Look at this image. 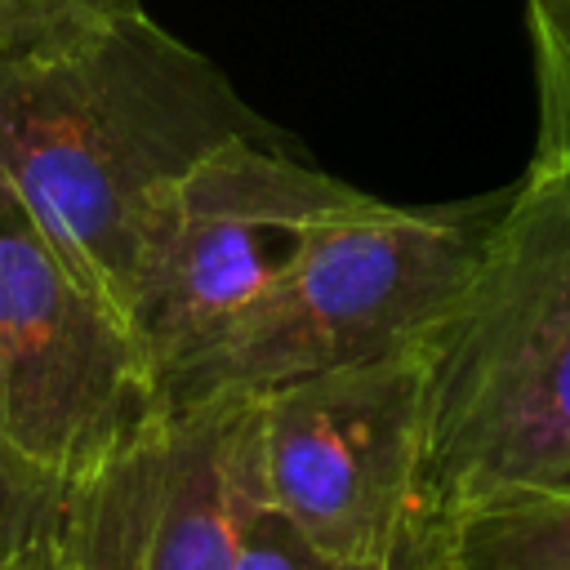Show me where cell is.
Returning a JSON list of instances; mask_svg holds the SVG:
<instances>
[{
    "label": "cell",
    "instance_id": "cell-1",
    "mask_svg": "<svg viewBox=\"0 0 570 570\" xmlns=\"http://www.w3.org/2000/svg\"><path fill=\"white\" fill-rule=\"evenodd\" d=\"M232 138L276 134L147 13L53 58L0 62V183L125 321L156 200Z\"/></svg>",
    "mask_w": 570,
    "mask_h": 570
},
{
    "label": "cell",
    "instance_id": "cell-7",
    "mask_svg": "<svg viewBox=\"0 0 570 570\" xmlns=\"http://www.w3.org/2000/svg\"><path fill=\"white\" fill-rule=\"evenodd\" d=\"M263 503L258 392H214L67 481L45 543L53 570H236Z\"/></svg>",
    "mask_w": 570,
    "mask_h": 570
},
{
    "label": "cell",
    "instance_id": "cell-9",
    "mask_svg": "<svg viewBox=\"0 0 570 570\" xmlns=\"http://www.w3.org/2000/svg\"><path fill=\"white\" fill-rule=\"evenodd\" d=\"M142 13V0H0V62L53 58Z\"/></svg>",
    "mask_w": 570,
    "mask_h": 570
},
{
    "label": "cell",
    "instance_id": "cell-3",
    "mask_svg": "<svg viewBox=\"0 0 570 570\" xmlns=\"http://www.w3.org/2000/svg\"><path fill=\"white\" fill-rule=\"evenodd\" d=\"M503 200L401 209L365 196L321 223L263 298L160 379V405L267 392L419 347L463 294Z\"/></svg>",
    "mask_w": 570,
    "mask_h": 570
},
{
    "label": "cell",
    "instance_id": "cell-11",
    "mask_svg": "<svg viewBox=\"0 0 570 570\" xmlns=\"http://www.w3.org/2000/svg\"><path fill=\"white\" fill-rule=\"evenodd\" d=\"M67 481L0 436V570L49 539Z\"/></svg>",
    "mask_w": 570,
    "mask_h": 570
},
{
    "label": "cell",
    "instance_id": "cell-4",
    "mask_svg": "<svg viewBox=\"0 0 570 570\" xmlns=\"http://www.w3.org/2000/svg\"><path fill=\"white\" fill-rule=\"evenodd\" d=\"M267 508L316 552L392 561L445 530L428 494V352L307 374L258 392Z\"/></svg>",
    "mask_w": 570,
    "mask_h": 570
},
{
    "label": "cell",
    "instance_id": "cell-5",
    "mask_svg": "<svg viewBox=\"0 0 570 570\" xmlns=\"http://www.w3.org/2000/svg\"><path fill=\"white\" fill-rule=\"evenodd\" d=\"M365 196L285 156L281 138H232L196 160L156 200L134 258L129 330L156 392L285 276L321 223Z\"/></svg>",
    "mask_w": 570,
    "mask_h": 570
},
{
    "label": "cell",
    "instance_id": "cell-10",
    "mask_svg": "<svg viewBox=\"0 0 570 570\" xmlns=\"http://www.w3.org/2000/svg\"><path fill=\"white\" fill-rule=\"evenodd\" d=\"M441 566H445V530L423 534L392 561H343V557L316 552L267 503L254 512L240 543V561H236V570H441Z\"/></svg>",
    "mask_w": 570,
    "mask_h": 570
},
{
    "label": "cell",
    "instance_id": "cell-13",
    "mask_svg": "<svg viewBox=\"0 0 570 570\" xmlns=\"http://www.w3.org/2000/svg\"><path fill=\"white\" fill-rule=\"evenodd\" d=\"M9 570H53V561H49V543H40V548H31L22 561H13Z\"/></svg>",
    "mask_w": 570,
    "mask_h": 570
},
{
    "label": "cell",
    "instance_id": "cell-6",
    "mask_svg": "<svg viewBox=\"0 0 570 570\" xmlns=\"http://www.w3.org/2000/svg\"><path fill=\"white\" fill-rule=\"evenodd\" d=\"M160 410L129 321L71 276L0 183V436L76 481Z\"/></svg>",
    "mask_w": 570,
    "mask_h": 570
},
{
    "label": "cell",
    "instance_id": "cell-14",
    "mask_svg": "<svg viewBox=\"0 0 570 570\" xmlns=\"http://www.w3.org/2000/svg\"><path fill=\"white\" fill-rule=\"evenodd\" d=\"M441 570H450V566H441Z\"/></svg>",
    "mask_w": 570,
    "mask_h": 570
},
{
    "label": "cell",
    "instance_id": "cell-2",
    "mask_svg": "<svg viewBox=\"0 0 570 570\" xmlns=\"http://www.w3.org/2000/svg\"><path fill=\"white\" fill-rule=\"evenodd\" d=\"M423 352L441 525L570 472V156H534Z\"/></svg>",
    "mask_w": 570,
    "mask_h": 570
},
{
    "label": "cell",
    "instance_id": "cell-8",
    "mask_svg": "<svg viewBox=\"0 0 570 570\" xmlns=\"http://www.w3.org/2000/svg\"><path fill=\"white\" fill-rule=\"evenodd\" d=\"M450 570H570V472L508 490L445 525Z\"/></svg>",
    "mask_w": 570,
    "mask_h": 570
},
{
    "label": "cell",
    "instance_id": "cell-12",
    "mask_svg": "<svg viewBox=\"0 0 570 570\" xmlns=\"http://www.w3.org/2000/svg\"><path fill=\"white\" fill-rule=\"evenodd\" d=\"M534 80H539V151L570 156V0H530Z\"/></svg>",
    "mask_w": 570,
    "mask_h": 570
}]
</instances>
